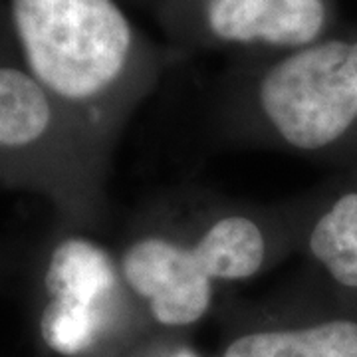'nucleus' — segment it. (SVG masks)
<instances>
[{
  "mask_svg": "<svg viewBox=\"0 0 357 357\" xmlns=\"http://www.w3.org/2000/svg\"><path fill=\"white\" fill-rule=\"evenodd\" d=\"M300 217V197L260 204L178 189L135 213L115 256L147 326L192 335L232 288L296 255Z\"/></svg>",
  "mask_w": 357,
  "mask_h": 357,
  "instance_id": "1",
  "label": "nucleus"
},
{
  "mask_svg": "<svg viewBox=\"0 0 357 357\" xmlns=\"http://www.w3.org/2000/svg\"><path fill=\"white\" fill-rule=\"evenodd\" d=\"M28 74L107 159L139 91L137 38L114 0H13Z\"/></svg>",
  "mask_w": 357,
  "mask_h": 357,
  "instance_id": "2",
  "label": "nucleus"
},
{
  "mask_svg": "<svg viewBox=\"0 0 357 357\" xmlns=\"http://www.w3.org/2000/svg\"><path fill=\"white\" fill-rule=\"evenodd\" d=\"M225 139L344 167L357 157V36L319 38L266 66L222 109Z\"/></svg>",
  "mask_w": 357,
  "mask_h": 357,
  "instance_id": "3",
  "label": "nucleus"
},
{
  "mask_svg": "<svg viewBox=\"0 0 357 357\" xmlns=\"http://www.w3.org/2000/svg\"><path fill=\"white\" fill-rule=\"evenodd\" d=\"M109 161L28 72L0 66V177L48 195L68 222L93 227L107 213Z\"/></svg>",
  "mask_w": 357,
  "mask_h": 357,
  "instance_id": "4",
  "label": "nucleus"
},
{
  "mask_svg": "<svg viewBox=\"0 0 357 357\" xmlns=\"http://www.w3.org/2000/svg\"><path fill=\"white\" fill-rule=\"evenodd\" d=\"M38 332L62 357H121L153 332L123 280L115 252L64 234L52 244L42 270Z\"/></svg>",
  "mask_w": 357,
  "mask_h": 357,
  "instance_id": "5",
  "label": "nucleus"
},
{
  "mask_svg": "<svg viewBox=\"0 0 357 357\" xmlns=\"http://www.w3.org/2000/svg\"><path fill=\"white\" fill-rule=\"evenodd\" d=\"M211 357H357V304L307 276L260 302L230 294Z\"/></svg>",
  "mask_w": 357,
  "mask_h": 357,
  "instance_id": "6",
  "label": "nucleus"
},
{
  "mask_svg": "<svg viewBox=\"0 0 357 357\" xmlns=\"http://www.w3.org/2000/svg\"><path fill=\"white\" fill-rule=\"evenodd\" d=\"M300 201L304 276L357 304V157Z\"/></svg>",
  "mask_w": 357,
  "mask_h": 357,
  "instance_id": "7",
  "label": "nucleus"
},
{
  "mask_svg": "<svg viewBox=\"0 0 357 357\" xmlns=\"http://www.w3.org/2000/svg\"><path fill=\"white\" fill-rule=\"evenodd\" d=\"M203 20L222 44L290 52L321 38L328 6L324 0H206Z\"/></svg>",
  "mask_w": 357,
  "mask_h": 357,
  "instance_id": "8",
  "label": "nucleus"
},
{
  "mask_svg": "<svg viewBox=\"0 0 357 357\" xmlns=\"http://www.w3.org/2000/svg\"><path fill=\"white\" fill-rule=\"evenodd\" d=\"M121 357H211L192 344L191 335L149 332Z\"/></svg>",
  "mask_w": 357,
  "mask_h": 357,
  "instance_id": "9",
  "label": "nucleus"
}]
</instances>
